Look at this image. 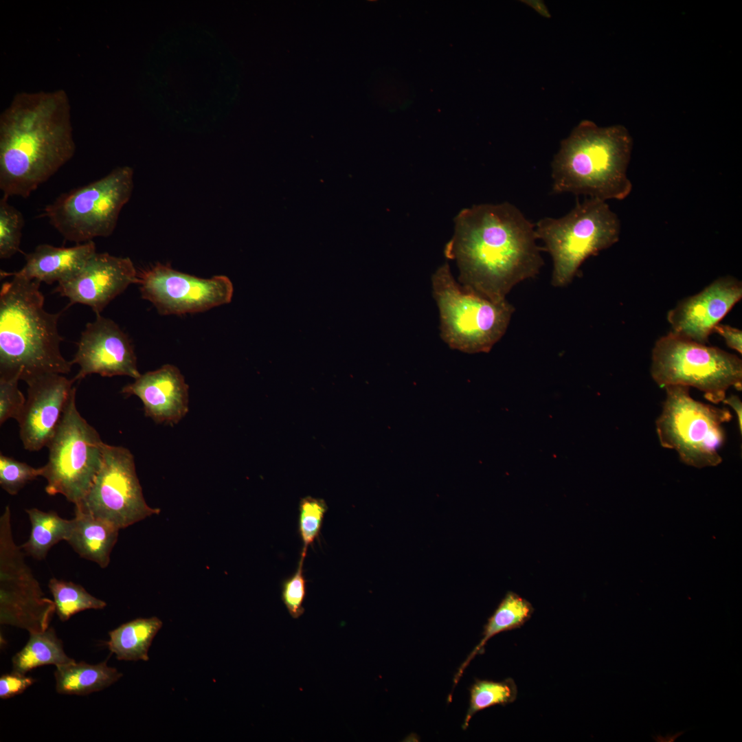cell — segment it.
<instances>
[{"label": "cell", "instance_id": "6da1fadb", "mask_svg": "<svg viewBox=\"0 0 742 742\" xmlns=\"http://www.w3.org/2000/svg\"><path fill=\"white\" fill-rule=\"evenodd\" d=\"M445 247L456 260L462 286L495 302L543 265L535 225L514 205L479 204L461 210Z\"/></svg>", "mask_w": 742, "mask_h": 742}, {"label": "cell", "instance_id": "7a4b0ae2", "mask_svg": "<svg viewBox=\"0 0 742 742\" xmlns=\"http://www.w3.org/2000/svg\"><path fill=\"white\" fill-rule=\"evenodd\" d=\"M69 97L63 89L17 93L0 115V190L27 198L74 157Z\"/></svg>", "mask_w": 742, "mask_h": 742}, {"label": "cell", "instance_id": "3957f363", "mask_svg": "<svg viewBox=\"0 0 742 742\" xmlns=\"http://www.w3.org/2000/svg\"><path fill=\"white\" fill-rule=\"evenodd\" d=\"M41 282L12 276L0 290V376L25 382L46 374H67L72 363L61 354V312L44 308Z\"/></svg>", "mask_w": 742, "mask_h": 742}, {"label": "cell", "instance_id": "277c9868", "mask_svg": "<svg viewBox=\"0 0 742 742\" xmlns=\"http://www.w3.org/2000/svg\"><path fill=\"white\" fill-rule=\"evenodd\" d=\"M633 139L622 125L582 120L561 142L552 164L553 194L572 193L607 201L632 190L627 171Z\"/></svg>", "mask_w": 742, "mask_h": 742}, {"label": "cell", "instance_id": "5b68a950", "mask_svg": "<svg viewBox=\"0 0 742 742\" xmlns=\"http://www.w3.org/2000/svg\"><path fill=\"white\" fill-rule=\"evenodd\" d=\"M535 225L537 239L553 261L551 283L570 284L583 262L616 243L620 222L606 201L586 197L560 218L545 217Z\"/></svg>", "mask_w": 742, "mask_h": 742}, {"label": "cell", "instance_id": "8992f818", "mask_svg": "<svg viewBox=\"0 0 742 742\" xmlns=\"http://www.w3.org/2000/svg\"><path fill=\"white\" fill-rule=\"evenodd\" d=\"M440 319V336L448 346L467 352H487L503 337L514 307L464 288L453 278L447 262L431 278Z\"/></svg>", "mask_w": 742, "mask_h": 742}, {"label": "cell", "instance_id": "52a82bcc", "mask_svg": "<svg viewBox=\"0 0 742 742\" xmlns=\"http://www.w3.org/2000/svg\"><path fill=\"white\" fill-rule=\"evenodd\" d=\"M133 169L112 170L90 183L64 192L47 205L43 216L67 240L81 244L111 236L133 187Z\"/></svg>", "mask_w": 742, "mask_h": 742}, {"label": "cell", "instance_id": "ba28073f", "mask_svg": "<svg viewBox=\"0 0 742 742\" xmlns=\"http://www.w3.org/2000/svg\"><path fill=\"white\" fill-rule=\"evenodd\" d=\"M651 374L661 387H693L714 404L724 400L728 388L742 389V361L739 357L673 332L656 341Z\"/></svg>", "mask_w": 742, "mask_h": 742}, {"label": "cell", "instance_id": "9c48e42d", "mask_svg": "<svg viewBox=\"0 0 742 742\" xmlns=\"http://www.w3.org/2000/svg\"><path fill=\"white\" fill-rule=\"evenodd\" d=\"M71 393L47 447L49 458L41 466L49 495H62L78 505L92 485L103 461L104 442L81 416Z\"/></svg>", "mask_w": 742, "mask_h": 742}, {"label": "cell", "instance_id": "30bf717a", "mask_svg": "<svg viewBox=\"0 0 742 742\" xmlns=\"http://www.w3.org/2000/svg\"><path fill=\"white\" fill-rule=\"evenodd\" d=\"M664 388L666 398L655 423L661 446L675 450L681 461L690 466L720 464L718 451L726 439L722 425L732 419L730 410L693 399L688 386Z\"/></svg>", "mask_w": 742, "mask_h": 742}, {"label": "cell", "instance_id": "8fae6325", "mask_svg": "<svg viewBox=\"0 0 742 742\" xmlns=\"http://www.w3.org/2000/svg\"><path fill=\"white\" fill-rule=\"evenodd\" d=\"M25 554L14 541L7 506L0 517V623L32 633L49 627L56 608L54 600L45 596Z\"/></svg>", "mask_w": 742, "mask_h": 742}, {"label": "cell", "instance_id": "7c38bea8", "mask_svg": "<svg viewBox=\"0 0 742 742\" xmlns=\"http://www.w3.org/2000/svg\"><path fill=\"white\" fill-rule=\"evenodd\" d=\"M75 508L104 519L119 530L160 513L146 503L134 456L122 446L104 443L103 461L89 491Z\"/></svg>", "mask_w": 742, "mask_h": 742}, {"label": "cell", "instance_id": "4fadbf2b", "mask_svg": "<svg viewBox=\"0 0 742 742\" xmlns=\"http://www.w3.org/2000/svg\"><path fill=\"white\" fill-rule=\"evenodd\" d=\"M141 296L159 314L184 315L206 311L231 302L234 286L223 275L203 278L157 262L138 272Z\"/></svg>", "mask_w": 742, "mask_h": 742}, {"label": "cell", "instance_id": "5bb4252c", "mask_svg": "<svg viewBox=\"0 0 742 742\" xmlns=\"http://www.w3.org/2000/svg\"><path fill=\"white\" fill-rule=\"evenodd\" d=\"M71 361L80 368L74 377L76 381L93 374L104 377L128 376L134 379L141 375L128 335L114 321L101 314L87 324Z\"/></svg>", "mask_w": 742, "mask_h": 742}, {"label": "cell", "instance_id": "9a60e30c", "mask_svg": "<svg viewBox=\"0 0 742 742\" xmlns=\"http://www.w3.org/2000/svg\"><path fill=\"white\" fill-rule=\"evenodd\" d=\"M138 282V271L131 258L96 252L78 273L58 283L54 291L71 304L87 305L99 315L131 284Z\"/></svg>", "mask_w": 742, "mask_h": 742}, {"label": "cell", "instance_id": "2e32d148", "mask_svg": "<svg viewBox=\"0 0 742 742\" xmlns=\"http://www.w3.org/2000/svg\"><path fill=\"white\" fill-rule=\"evenodd\" d=\"M76 381L64 374H46L25 383L27 394L19 420V436L25 449L38 451L47 447Z\"/></svg>", "mask_w": 742, "mask_h": 742}, {"label": "cell", "instance_id": "e0dca14e", "mask_svg": "<svg viewBox=\"0 0 742 742\" xmlns=\"http://www.w3.org/2000/svg\"><path fill=\"white\" fill-rule=\"evenodd\" d=\"M741 297V281L730 276L721 277L697 294L680 301L668 311L667 320L673 333L706 344L715 326Z\"/></svg>", "mask_w": 742, "mask_h": 742}, {"label": "cell", "instance_id": "ac0fdd59", "mask_svg": "<svg viewBox=\"0 0 742 742\" xmlns=\"http://www.w3.org/2000/svg\"><path fill=\"white\" fill-rule=\"evenodd\" d=\"M121 392L137 396L145 416L158 424H177L188 412V385L179 369L172 364L141 374Z\"/></svg>", "mask_w": 742, "mask_h": 742}, {"label": "cell", "instance_id": "d6986e66", "mask_svg": "<svg viewBox=\"0 0 742 742\" xmlns=\"http://www.w3.org/2000/svg\"><path fill=\"white\" fill-rule=\"evenodd\" d=\"M96 253L93 240L71 247L41 244L25 255V263L18 271H1V277L16 276L48 284L68 280L78 273Z\"/></svg>", "mask_w": 742, "mask_h": 742}, {"label": "cell", "instance_id": "ffe728a7", "mask_svg": "<svg viewBox=\"0 0 742 742\" xmlns=\"http://www.w3.org/2000/svg\"><path fill=\"white\" fill-rule=\"evenodd\" d=\"M75 517L66 541L82 558L106 568L115 545L119 529L110 522L74 508Z\"/></svg>", "mask_w": 742, "mask_h": 742}, {"label": "cell", "instance_id": "44dd1931", "mask_svg": "<svg viewBox=\"0 0 742 742\" xmlns=\"http://www.w3.org/2000/svg\"><path fill=\"white\" fill-rule=\"evenodd\" d=\"M122 675L116 668L107 666L106 661L98 664L74 661L56 666V690L62 695H87L109 687Z\"/></svg>", "mask_w": 742, "mask_h": 742}, {"label": "cell", "instance_id": "7402d4cb", "mask_svg": "<svg viewBox=\"0 0 742 742\" xmlns=\"http://www.w3.org/2000/svg\"><path fill=\"white\" fill-rule=\"evenodd\" d=\"M162 625V621L155 616L124 623L109 632L107 647L119 660L148 661L149 648Z\"/></svg>", "mask_w": 742, "mask_h": 742}, {"label": "cell", "instance_id": "603a6c76", "mask_svg": "<svg viewBox=\"0 0 742 742\" xmlns=\"http://www.w3.org/2000/svg\"><path fill=\"white\" fill-rule=\"evenodd\" d=\"M534 608L531 603L518 594L508 592L502 600L484 627L482 638L459 667L453 678L456 686L470 662L484 651L486 642L495 635L521 627L531 617Z\"/></svg>", "mask_w": 742, "mask_h": 742}, {"label": "cell", "instance_id": "cb8c5ba5", "mask_svg": "<svg viewBox=\"0 0 742 742\" xmlns=\"http://www.w3.org/2000/svg\"><path fill=\"white\" fill-rule=\"evenodd\" d=\"M31 524L28 540L20 546L26 555L38 560L44 559L49 550L60 541H67L73 520L60 517L54 511H43L36 508L25 509Z\"/></svg>", "mask_w": 742, "mask_h": 742}, {"label": "cell", "instance_id": "d4e9b609", "mask_svg": "<svg viewBox=\"0 0 742 742\" xmlns=\"http://www.w3.org/2000/svg\"><path fill=\"white\" fill-rule=\"evenodd\" d=\"M74 661L65 653L54 629L49 627L43 631L30 633L26 644L12 657V671L25 675L41 666L54 664L56 667Z\"/></svg>", "mask_w": 742, "mask_h": 742}, {"label": "cell", "instance_id": "484cf974", "mask_svg": "<svg viewBox=\"0 0 742 742\" xmlns=\"http://www.w3.org/2000/svg\"><path fill=\"white\" fill-rule=\"evenodd\" d=\"M55 604L56 613L61 621L87 609H102L106 603L90 594L82 585L52 578L48 583Z\"/></svg>", "mask_w": 742, "mask_h": 742}, {"label": "cell", "instance_id": "4316f807", "mask_svg": "<svg viewBox=\"0 0 742 742\" xmlns=\"http://www.w3.org/2000/svg\"><path fill=\"white\" fill-rule=\"evenodd\" d=\"M469 706L464 717L462 728L464 730L477 712L495 705L505 706L515 701L517 687L512 678L501 682L486 679H475L469 688Z\"/></svg>", "mask_w": 742, "mask_h": 742}, {"label": "cell", "instance_id": "83f0119b", "mask_svg": "<svg viewBox=\"0 0 742 742\" xmlns=\"http://www.w3.org/2000/svg\"><path fill=\"white\" fill-rule=\"evenodd\" d=\"M8 197L0 200V258H10L20 250L25 220L21 212L8 203Z\"/></svg>", "mask_w": 742, "mask_h": 742}, {"label": "cell", "instance_id": "f1b7e54d", "mask_svg": "<svg viewBox=\"0 0 742 742\" xmlns=\"http://www.w3.org/2000/svg\"><path fill=\"white\" fill-rule=\"evenodd\" d=\"M327 509L322 499L307 496L300 500L298 530L303 543L301 553L306 555L308 548L318 538Z\"/></svg>", "mask_w": 742, "mask_h": 742}, {"label": "cell", "instance_id": "f546056e", "mask_svg": "<svg viewBox=\"0 0 742 742\" xmlns=\"http://www.w3.org/2000/svg\"><path fill=\"white\" fill-rule=\"evenodd\" d=\"M42 468L2 453L0 455V486L8 494L16 495L27 484L41 476Z\"/></svg>", "mask_w": 742, "mask_h": 742}, {"label": "cell", "instance_id": "4dcf8cb0", "mask_svg": "<svg viewBox=\"0 0 742 742\" xmlns=\"http://www.w3.org/2000/svg\"><path fill=\"white\" fill-rule=\"evenodd\" d=\"M306 555L301 553L297 568L282 585V600L293 618H298L304 612L303 602L306 596V581L303 574Z\"/></svg>", "mask_w": 742, "mask_h": 742}, {"label": "cell", "instance_id": "1f68e13d", "mask_svg": "<svg viewBox=\"0 0 742 742\" xmlns=\"http://www.w3.org/2000/svg\"><path fill=\"white\" fill-rule=\"evenodd\" d=\"M17 376H0V425L10 418H20L26 398L19 389Z\"/></svg>", "mask_w": 742, "mask_h": 742}, {"label": "cell", "instance_id": "d6a6232c", "mask_svg": "<svg viewBox=\"0 0 742 742\" xmlns=\"http://www.w3.org/2000/svg\"><path fill=\"white\" fill-rule=\"evenodd\" d=\"M35 682L31 677L14 671L0 677V698L9 699L21 694Z\"/></svg>", "mask_w": 742, "mask_h": 742}, {"label": "cell", "instance_id": "836d02e7", "mask_svg": "<svg viewBox=\"0 0 742 742\" xmlns=\"http://www.w3.org/2000/svg\"><path fill=\"white\" fill-rule=\"evenodd\" d=\"M713 331L717 333L725 339L727 346L737 351L742 352V331L738 328L728 325L718 324L715 326Z\"/></svg>", "mask_w": 742, "mask_h": 742}, {"label": "cell", "instance_id": "e575fe53", "mask_svg": "<svg viewBox=\"0 0 742 742\" xmlns=\"http://www.w3.org/2000/svg\"><path fill=\"white\" fill-rule=\"evenodd\" d=\"M722 403H723L725 405L730 406L734 410V412H736V415H737V422H738L739 429L740 432L741 434V431H742V422H741L742 403H741L740 398L737 395H731L730 397H728V398L726 397L724 398V400L722 401Z\"/></svg>", "mask_w": 742, "mask_h": 742}]
</instances>
